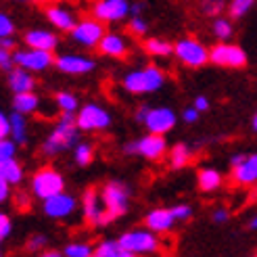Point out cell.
Masks as SVG:
<instances>
[{
  "mask_svg": "<svg viewBox=\"0 0 257 257\" xmlns=\"http://www.w3.org/2000/svg\"><path fill=\"white\" fill-rule=\"evenodd\" d=\"M130 0H98L94 5V17L102 23H115L130 15Z\"/></svg>",
  "mask_w": 257,
  "mask_h": 257,
  "instance_id": "11",
  "label": "cell"
},
{
  "mask_svg": "<svg viewBox=\"0 0 257 257\" xmlns=\"http://www.w3.org/2000/svg\"><path fill=\"white\" fill-rule=\"evenodd\" d=\"M251 228H253V230H257V217H255V220L251 222Z\"/></svg>",
  "mask_w": 257,
  "mask_h": 257,
  "instance_id": "54",
  "label": "cell"
},
{
  "mask_svg": "<svg viewBox=\"0 0 257 257\" xmlns=\"http://www.w3.org/2000/svg\"><path fill=\"white\" fill-rule=\"evenodd\" d=\"M199 113H201V111H199V109H197L195 105H192L190 109H186V111H184V121H186V123H192V121H197Z\"/></svg>",
  "mask_w": 257,
  "mask_h": 257,
  "instance_id": "44",
  "label": "cell"
},
{
  "mask_svg": "<svg viewBox=\"0 0 257 257\" xmlns=\"http://www.w3.org/2000/svg\"><path fill=\"white\" fill-rule=\"evenodd\" d=\"M224 9V0H201V11L207 17H217Z\"/></svg>",
  "mask_w": 257,
  "mask_h": 257,
  "instance_id": "35",
  "label": "cell"
},
{
  "mask_svg": "<svg viewBox=\"0 0 257 257\" xmlns=\"http://www.w3.org/2000/svg\"><path fill=\"white\" fill-rule=\"evenodd\" d=\"M82 207H84V217L90 226H105V205H102V199H98L96 188H90L84 192Z\"/></svg>",
  "mask_w": 257,
  "mask_h": 257,
  "instance_id": "14",
  "label": "cell"
},
{
  "mask_svg": "<svg viewBox=\"0 0 257 257\" xmlns=\"http://www.w3.org/2000/svg\"><path fill=\"white\" fill-rule=\"evenodd\" d=\"M145 125H147V130L153 132V134H168L176 125V113L168 107L151 109L147 119H145Z\"/></svg>",
  "mask_w": 257,
  "mask_h": 257,
  "instance_id": "13",
  "label": "cell"
},
{
  "mask_svg": "<svg viewBox=\"0 0 257 257\" xmlns=\"http://www.w3.org/2000/svg\"><path fill=\"white\" fill-rule=\"evenodd\" d=\"M0 136H11V117H7V113H0Z\"/></svg>",
  "mask_w": 257,
  "mask_h": 257,
  "instance_id": "43",
  "label": "cell"
},
{
  "mask_svg": "<svg viewBox=\"0 0 257 257\" xmlns=\"http://www.w3.org/2000/svg\"><path fill=\"white\" fill-rule=\"evenodd\" d=\"M9 197V182L5 178H0V201H7Z\"/></svg>",
  "mask_w": 257,
  "mask_h": 257,
  "instance_id": "46",
  "label": "cell"
},
{
  "mask_svg": "<svg viewBox=\"0 0 257 257\" xmlns=\"http://www.w3.org/2000/svg\"><path fill=\"white\" fill-rule=\"evenodd\" d=\"M192 105H195L199 111H207V109H209V100L205 98V96H197V98H195V102H192Z\"/></svg>",
  "mask_w": 257,
  "mask_h": 257,
  "instance_id": "45",
  "label": "cell"
},
{
  "mask_svg": "<svg viewBox=\"0 0 257 257\" xmlns=\"http://www.w3.org/2000/svg\"><path fill=\"white\" fill-rule=\"evenodd\" d=\"M78 130H80V125H78V119L73 117V113L63 111L59 123L55 125V130L50 132V136L42 143L44 155L53 157V155H57V153H63V151L71 149L80 138Z\"/></svg>",
  "mask_w": 257,
  "mask_h": 257,
  "instance_id": "1",
  "label": "cell"
},
{
  "mask_svg": "<svg viewBox=\"0 0 257 257\" xmlns=\"http://www.w3.org/2000/svg\"><path fill=\"white\" fill-rule=\"evenodd\" d=\"M42 255H44V257H59L61 253H57V251H44Z\"/></svg>",
  "mask_w": 257,
  "mask_h": 257,
  "instance_id": "52",
  "label": "cell"
},
{
  "mask_svg": "<svg viewBox=\"0 0 257 257\" xmlns=\"http://www.w3.org/2000/svg\"><path fill=\"white\" fill-rule=\"evenodd\" d=\"M78 207V201H75L71 195L67 192H57V195L44 199L42 203V209L48 217H55V220H63V217H67L75 211Z\"/></svg>",
  "mask_w": 257,
  "mask_h": 257,
  "instance_id": "12",
  "label": "cell"
},
{
  "mask_svg": "<svg viewBox=\"0 0 257 257\" xmlns=\"http://www.w3.org/2000/svg\"><path fill=\"white\" fill-rule=\"evenodd\" d=\"M13 65H15V57L11 55V50L0 48V67H3L5 71H11Z\"/></svg>",
  "mask_w": 257,
  "mask_h": 257,
  "instance_id": "37",
  "label": "cell"
},
{
  "mask_svg": "<svg viewBox=\"0 0 257 257\" xmlns=\"http://www.w3.org/2000/svg\"><path fill=\"white\" fill-rule=\"evenodd\" d=\"M25 44L30 48H42V50H50L53 53L59 44V38L46 30H32L25 34Z\"/></svg>",
  "mask_w": 257,
  "mask_h": 257,
  "instance_id": "20",
  "label": "cell"
},
{
  "mask_svg": "<svg viewBox=\"0 0 257 257\" xmlns=\"http://www.w3.org/2000/svg\"><path fill=\"white\" fill-rule=\"evenodd\" d=\"M165 84V75L157 67H145L140 71H130L123 78V88L132 94H147V92H155Z\"/></svg>",
  "mask_w": 257,
  "mask_h": 257,
  "instance_id": "2",
  "label": "cell"
},
{
  "mask_svg": "<svg viewBox=\"0 0 257 257\" xmlns=\"http://www.w3.org/2000/svg\"><path fill=\"white\" fill-rule=\"evenodd\" d=\"M96 257H134L132 251H127L119 240H102L94 247Z\"/></svg>",
  "mask_w": 257,
  "mask_h": 257,
  "instance_id": "23",
  "label": "cell"
},
{
  "mask_svg": "<svg viewBox=\"0 0 257 257\" xmlns=\"http://www.w3.org/2000/svg\"><path fill=\"white\" fill-rule=\"evenodd\" d=\"M145 50L153 57H168L174 53V46L165 40H159V38H149L145 42Z\"/></svg>",
  "mask_w": 257,
  "mask_h": 257,
  "instance_id": "29",
  "label": "cell"
},
{
  "mask_svg": "<svg viewBox=\"0 0 257 257\" xmlns=\"http://www.w3.org/2000/svg\"><path fill=\"white\" fill-rule=\"evenodd\" d=\"M253 5H255V0H232L230 3V17H234V19L245 17Z\"/></svg>",
  "mask_w": 257,
  "mask_h": 257,
  "instance_id": "31",
  "label": "cell"
},
{
  "mask_svg": "<svg viewBox=\"0 0 257 257\" xmlns=\"http://www.w3.org/2000/svg\"><path fill=\"white\" fill-rule=\"evenodd\" d=\"M75 119H78L80 130L96 132V130H105V127L111 123V115L105 109H100L98 105H86L78 111Z\"/></svg>",
  "mask_w": 257,
  "mask_h": 257,
  "instance_id": "10",
  "label": "cell"
},
{
  "mask_svg": "<svg viewBox=\"0 0 257 257\" xmlns=\"http://www.w3.org/2000/svg\"><path fill=\"white\" fill-rule=\"evenodd\" d=\"M209 61L213 65L220 67H245L247 65V53L236 44H228V42H220L209 50Z\"/></svg>",
  "mask_w": 257,
  "mask_h": 257,
  "instance_id": "5",
  "label": "cell"
},
{
  "mask_svg": "<svg viewBox=\"0 0 257 257\" xmlns=\"http://www.w3.org/2000/svg\"><path fill=\"white\" fill-rule=\"evenodd\" d=\"M174 222H176V217H174L172 209H153L145 217L147 228H151L153 232H168L174 226Z\"/></svg>",
  "mask_w": 257,
  "mask_h": 257,
  "instance_id": "19",
  "label": "cell"
},
{
  "mask_svg": "<svg viewBox=\"0 0 257 257\" xmlns=\"http://www.w3.org/2000/svg\"><path fill=\"white\" fill-rule=\"evenodd\" d=\"M140 11H143V5H132L130 15H132V17H136V15H140Z\"/></svg>",
  "mask_w": 257,
  "mask_h": 257,
  "instance_id": "51",
  "label": "cell"
},
{
  "mask_svg": "<svg viewBox=\"0 0 257 257\" xmlns=\"http://www.w3.org/2000/svg\"><path fill=\"white\" fill-rule=\"evenodd\" d=\"M192 159V153L186 145H176L172 149V155H170V165L174 170H180V168H186Z\"/></svg>",
  "mask_w": 257,
  "mask_h": 257,
  "instance_id": "28",
  "label": "cell"
},
{
  "mask_svg": "<svg viewBox=\"0 0 257 257\" xmlns=\"http://www.w3.org/2000/svg\"><path fill=\"white\" fill-rule=\"evenodd\" d=\"M172 213H174L176 220H188L190 213H192V209H190V207H186V205H178V207H174V209H172Z\"/></svg>",
  "mask_w": 257,
  "mask_h": 257,
  "instance_id": "42",
  "label": "cell"
},
{
  "mask_svg": "<svg viewBox=\"0 0 257 257\" xmlns=\"http://www.w3.org/2000/svg\"><path fill=\"white\" fill-rule=\"evenodd\" d=\"M15 145H17V140H9V138L0 140V159L15 157Z\"/></svg>",
  "mask_w": 257,
  "mask_h": 257,
  "instance_id": "36",
  "label": "cell"
},
{
  "mask_svg": "<svg viewBox=\"0 0 257 257\" xmlns=\"http://www.w3.org/2000/svg\"><path fill=\"white\" fill-rule=\"evenodd\" d=\"M130 32L136 34V36H145L147 34V23L140 19V15H136V17L130 19Z\"/></svg>",
  "mask_w": 257,
  "mask_h": 257,
  "instance_id": "39",
  "label": "cell"
},
{
  "mask_svg": "<svg viewBox=\"0 0 257 257\" xmlns=\"http://www.w3.org/2000/svg\"><path fill=\"white\" fill-rule=\"evenodd\" d=\"M174 55L184 63L188 67H203L205 63L209 61V50L205 48L201 42L192 40V38H186V40H180L174 46Z\"/></svg>",
  "mask_w": 257,
  "mask_h": 257,
  "instance_id": "6",
  "label": "cell"
},
{
  "mask_svg": "<svg viewBox=\"0 0 257 257\" xmlns=\"http://www.w3.org/2000/svg\"><path fill=\"white\" fill-rule=\"evenodd\" d=\"M55 65L59 71L63 73H73V75H78V73H88V71H92L94 69V61H90V59H84L80 55H61L55 59Z\"/></svg>",
  "mask_w": 257,
  "mask_h": 257,
  "instance_id": "15",
  "label": "cell"
},
{
  "mask_svg": "<svg viewBox=\"0 0 257 257\" xmlns=\"http://www.w3.org/2000/svg\"><path fill=\"white\" fill-rule=\"evenodd\" d=\"M211 30L215 34L217 40H230L232 38V23H230L228 19H215L213 25H211Z\"/></svg>",
  "mask_w": 257,
  "mask_h": 257,
  "instance_id": "30",
  "label": "cell"
},
{
  "mask_svg": "<svg viewBox=\"0 0 257 257\" xmlns=\"http://www.w3.org/2000/svg\"><path fill=\"white\" fill-rule=\"evenodd\" d=\"M222 184V176L217 170H211V168H205L199 172V188L203 192H211L215 188H220Z\"/></svg>",
  "mask_w": 257,
  "mask_h": 257,
  "instance_id": "26",
  "label": "cell"
},
{
  "mask_svg": "<svg viewBox=\"0 0 257 257\" xmlns=\"http://www.w3.org/2000/svg\"><path fill=\"white\" fill-rule=\"evenodd\" d=\"M253 130H255V132H257V113H255V115H253Z\"/></svg>",
  "mask_w": 257,
  "mask_h": 257,
  "instance_id": "53",
  "label": "cell"
},
{
  "mask_svg": "<svg viewBox=\"0 0 257 257\" xmlns=\"http://www.w3.org/2000/svg\"><path fill=\"white\" fill-rule=\"evenodd\" d=\"M232 178L236 184H242V186L257 182V153H251L240 165L232 168Z\"/></svg>",
  "mask_w": 257,
  "mask_h": 257,
  "instance_id": "17",
  "label": "cell"
},
{
  "mask_svg": "<svg viewBox=\"0 0 257 257\" xmlns=\"http://www.w3.org/2000/svg\"><path fill=\"white\" fill-rule=\"evenodd\" d=\"M36 3H44V0H36Z\"/></svg>",
  "mask_w": 257,
  "mask_h": 257,
  "instance_id": "55",
  "label": "cell"
},
{
  "mask_svg": "<svg viewBox=\"0 0 257 257\" xmlns=\"http://www.w3.org/2000/svg\"><path fill=\"white\" fill-rule=\"evenodd\" d=\"M98 50L102 55H107V57L121 59L125 55L127 46H125L121 36H117V34H105V36H102V40L98 42Z\"/></svg>",
  "mask_w": 257,
  "mask_h": 257,
  "instance_id": "21",
  "label": "cell"
},
{
  "mask_svg": "<svg viewBox=\"0 0 257 257\" xmlns=\"http://www.w3.org/2000/svg\"><path fill=\"white\" fill-rule=\"evenodd\" d=\"M245 159H247V155H242V153H238V155H234L232 159H230V165H232V168H236V165H240Z\"/></svg>",
  "mask_w": 257,
  "mask_h": 257,
  "instance_id": "50",
  "label": "cell"
},
{
  "mask_svg": "<svg viewBox=\"0 0 257 257\" xmlns=\"http://www.w3.org/2000/svg\"><path fill=\"white\" fill-rule=\"evenodd\" d=\"M11 117V138L17 140L19 145H23L25 140H28V130H25V119H23V113L15 111Z\"/></svg>",
  "mask_w": 257,
  "mask_h": 257,
  "instance_id": "27",
  "label": "cell"
},
{
  "mask_svg": "<svg viewBox=\"0 0 257 257\" xmlns=\"http://www.w3.org/2000/svg\"><path fill=\"white\" fill-rule=\"evenodd\" d=\"M168 151V145H165L163 134H153L149 132V136L138 140V155H143L147 159H161L163 153Z\"/></svg>",
  "mask_w": 257,
  "mask_h": 257,
  "instance_id": "16",
  "label": "cell"
},
{
  "mask_svg": "<svg viewBox=\"0 0 257 257\" xmlns=\"http://www.w3.org/2000/svg\"><path fill=\"white\" fill-rule=\"evenodd\" d=\"M0 178H5L9 184H19L23 178V168L17 163L15 157L0 159Z\"/></svg>",
  "mask_w": 257,
  "mask_h": 257,
  "instance_id": "24",
  "label": "cell"
},
{
  "mask_svg": "<svg viewBox=\"0 0 257 257\" xmlns=\"http://www.w3.org/2000/svg\"><path fill=\"white\" fill-rule=\"evenodd\" d=\"M34 86H36V82H34V78H32L30 69L17 65V67H13V69L9 71V88H11L15 94H19V92H30V90H34Z\"/></svg>",
  "mask_w": 257,
  "mask_h": 257,
  "instance_id": "18",
  "label": "cell"
},
{
  "mask_svg": "<svg viewBox=\"0 0 257 257\" xmlns=\"http://www.w3.org/2000/svg\"><path fill=\"white\" fill-rule=\"evenodd\" d=\"M119 242L127 249L136 253H155L159 249V238L153 234V230H130L123 236H119Z\"/></svg>",
  "mask_w": 257,
  "mask_h": 257,
  "instance_id": "7",
  "label": "cell"
},
{
  "mask_svg": "<svg viewBox=\"0 0 257 257\" xmlns=\"http://www.w3.org/2000/svg\"><path fill=\"white\" fill-rule=\"evenodd\" d=\"M46 245V236H42V234H38V236H34V238H30L28 240V251H32V253H36V251H40L42 247Z\"/></svg>",
  "mask_w": 257,
  "mask_h": 257,
  "instance_id": "40",
  "label": "cell"
},
{
  "mask_svg": "<svg viewBox=\"0 0 257 257\" xmlns=\"http://www.w3.org/2000/svg\"><path fill=\"white\" fill-rule=\"evenodd\" d=\"M63 188H65V180L53 168H42L32 178V192L42 201L57 195V192H63Z\"/></svg>",
  "mask_w": 257,
  "mask_h": 257,
  "instance_id": "4",
  "label": "cell"
},
{
  "mask_svg": "<svg viewBox=\"0 0 257 257\" xmlns=\"http://www.w3.org/2000/svg\"><path fill=\"white\" fill-rule=\"evenodd\" d=\"M149 111H151V107H147V105H143L138 111H136V119L140 121V123H145V119H147V115H149Z\"/></svg>",
  "mask_w": 257,
  "mask_h": 257,
  "instance_id": "48",
  "label": "cell"
},
{
  "mask_svg": "<svg viewBox=\"0 0 257 257\" xmlns=\"http://www.w3.org/2000/svg\"><path fill=\"white\" fill-rule=\"evenodd\" d=\"M57 105H59L61 111L73 113L75 109H78V98H75L73 94H69V92H59L57 94Z\"/></svg>",
  "mask_w": 257,
  "mask_h": 257,
  "instance_id": "34",
  "label": "cell"
},
{
  "mask_svg": "<svg viewBox=\"0 0 257 257\" xmlns=\"http://www.w3.org/2000/svg\"><path fill=\"white\" fill-rule=\"evenodd\" d=\"M63 255H67V257H90V255H94V249L90 245H84V242H73V245L65 247Z\"/></svg>",
  "mask_w": 257,
  "mask_h": 257,
  "instance_id": "32",
  "label": "cell"
},
{
  "mask_svg": "<svg viewBox=\"0 0 257 257\" xmlns=\"http://www.w3.org/2000/svg\"><path fill=\"white\" fill-rule=\"evenodd\" d=\"M102 36H105V30H102V21L100 19H84L71 30L73 42H78V44H82L86 48L98 46V42L102 40Z\"/></svg>",
  "mask_w": 257,
  "mask_h": 257,
  "instance_id": "9",
  "label": "cell"
},
{
  "mask_svg": "<svg viewBox=\"0 0 257 257\" xmlns=\"http://www.w3.org/2000/svg\"><path fill=\"white\" fill-rule=\"evenodd\" d=\"M15 32V25H13V19L9 15H0V36H13Z\"/></svg>",
  "mask_w": 257,
  "mask_h": 257,
  "instance_id": "38",
  "label": "cell"
},
{
  "mask_svg": "<svg viewBox=\"0 0 257 257\" xmlns=\"http://www.w3.org/2000/svg\"><path fill=\"white\" fill-rule=\"evenodd\" d=\"M0 48H7V50L15 48V42H13V38H11V36H3V38H0Z\"/></svg>",
  "mask_w": 257,
  "mask_h": 257,
  "instance_id": "47",
  "label": "cell"
},
{
  "mask_svg": "<svg viewBox=\"0 0 257 257\" xmlns=\"http://www.w3.org/2000/svg\"><path fill=\"white\" fill-rule=\"evenodd\" d=\"M102 205H105V224L117 220L127 211V188L121 182H109L102 188Z\"/></svg>",
  "mask_w": 257,
  "mask_h": 257,
  "instance_id": "3",
  "label": "cell"
},
{
  "mask_svg": "<svg viewBox=\"0 0 257 257\" xmlns=\"http://www.w3.org/2000/svg\"><path fill=\"white\" fill-rule=\"evenodd\" d=\"M38 105H40V98H38L32 90L30 92H19L15 94V98H13V109L28 115V113H34L38 109Z\"/></svg>",
  "mask_w": 257,
  "mask_h": 257,
  "instance_id": "25",
  "label": "cell"
},
{
  "mask_svg": "<svg viewBox=\"0 0 257 257\" xmlns=\"http://www.w3.org/2000/svg\"><path fill=\"white\" fill-rule=\"evenodd\" d=\"M46 17L61 32H71L75 25H78V23H75V17L71 15V13L65 11V9H61V7H48L46 9Z\"/></svg>",
  "mask_w": 257,
  "mask_h": 257,
  "instance_id": "22",
  "label": "cell"
},
{
  "mask_svg": "<svg viewBox=\"0 0 257 257\" xmlns=\"http://www.w3.org/2000/svg\"><path fill=\"white\" fill-rule=\"evenodd\" d=\"M226 217H228V211L226 209H215L213 211V222H217V224L226 222Z\"/></svg>",
  "mask_w": 257,
  "mask_h": 257,
  "instance_id": "49",
  "label": "cell"
},
{
  "mask_svg": "<svg viewBox=\"0 0 257 257\" xmlns=\"http://www.w3.org/2000/svg\"><path fill=\"white\" fill-rule=\"evenodd\" d=\"M73 159H75V163L78 165H88L90 161H92V147L90 145H78L75 147V151H73Z\"/></svg>",
  "mask_w": 257,
  "mask_h": 257,
  "instance_id": "33",
  "label": "cell"
},
{
  "mask_svg": "<svg viewBox=\"0 0 257 257\" xmlns=\"http://www.w3.org/2000/svg\"><path fill=\"white\" fill-rule=\"evenodd\" d=\"M11 234V217L7 215V213H3L0 215V238H7Z\"/></svg>",
  "mask_w": 257,
  "mask_h": 257,
  "instance_id": "41",
  "label": "cell"
},
{
  "mask_svg": "<svg viewBox=\"0 0 257 257\" xmlns=\"http://www.w3.org/2000/svg\"><path fill=\"white\" fill-rule=\"evenodd\" d=\"M13 57H15V65L25 67L30 71H44L55 63L53 53L50 50H42V48L19 50V53H13Z\"/></svg>",
  "mask_w": 257,
  "mask_h": 257,
  "instance_id": "8",
  "label": "cell"
}]
</instances>
